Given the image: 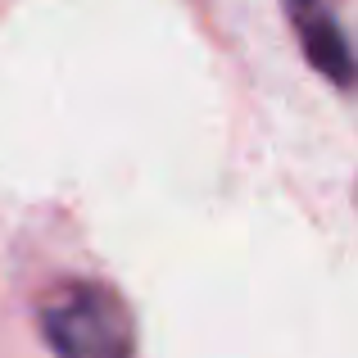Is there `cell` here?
Wrapping results in <instances>:
<instances>
[{"label":"cell","instance_id":"obj_1","mask_svg":"<svg viewBox=\"0 0 358 358\" xmlns=\"http://www.w3.org/2000/svg\"><path fill=\"white\" fill-rule=\"evenodd\" d=\"M41 336L55 358H136L127 299L105 281H69L41 308Z\"/></svg>","mask_w":358,"mask_h":358},{"label":"cell","instance_id":"obj_2","mask_svg":"<svg viewBox=\"0 0 358 358\" xmlns=\"http://www.w3.org/2000/svg\"><path fill=\"white\" fill-rule=\"evenodd\" d=\"M299 36H304L308 64H313V69L322 73L331 87L350 91L354 87V50H350L345 27L336 23L322 5H317V9H308V14H299Z\"/></svg>","mask_w":358,"mask_h":358}]
</instances>
